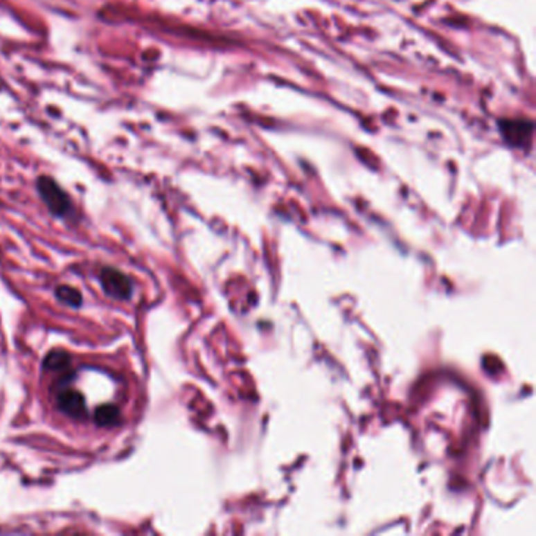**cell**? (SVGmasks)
Listing matches in <instances>:
<instances>
[{
    "label": "cell",
    "mask_w": 536,
    "mask_h": 536,
    "mask_svg": "<svg viewBox=\"0 0 536 536\" xmlns=\"http://www.w3.org/2000/svg\"><path fill=\"white\" fill-rule=\"evenodd\" d=\"M37 190L43 203L55 217H68L73 213V202L68 192L54 178L42 175L37 179Z\"/></svg>",
    "instance_id": "obj_1"
},
{
    "label": "cell",
    "mask_w": 536,
    "mask_h": 536,
    "mask_svg": "<svg viewBox=\"0 0 536 536\" xmlns=\"http://www.w3.org/2000/svg\"><path fill=\"white\" fill-rule=\"evenodd\" d=\"M99 278H101L104 293L114 297V299L126 301L132 296V283L129 277L115 269V267H102Z\"/></svg>",
    "instance_id": "obj_2"
},
{
    "label": "cell",
    "mask_w": 536,
    "mask_h": 536,
    "mask_svg": "<svg viewBox=\"0 0 536 536\" xmlns=\"http://www.w3.org/2000/svg\"><path fill=\"white\" fill-rule=\"evenodd\" d=\"M57 404L66 416L73 418H82L87 416V404L84 395L78 390L66 388L60 392L57 398Z\"/></svg>",
    "instance_id": "obj_3"
},
{
    "label": "cell",
    "mask_w": 536,
    "mask_h": 536,
    "mask_svg": "<svg viewBox=\"0 0 536 536\" xmlns=\"http://www.w3.org/2000/svg\"><path fill=\"white\" fill-rule=\"evenodd\" d=\"M93 418H95V422L96 425H99V427H115V425L120 423L121 413L115 404L107 403L96 407Z\"/></svg>",
    "instance_id": "obj_4"
},
{
    "label": "cell",
    "mask_w": 536,
    "mask_h": 536,
    "mask_svg": "<svg viewBox=\"0 0 536 536\" xmlns=\"http://www.w3.org/2000/svg\"><path fill=\"white\" fill-rule=\"evenodd\" d=\"M69 365H71L69 354L62 351V349H55L44 357L43 368L48 371H65Z\"/></svg>",
    "instance_id": "obj_5"
},
{
    "label": "cell",
    "mask_w": 536,
    "mask_h": 536,
    "mask_svg": "<svg viewBox=\"0 0 536 536\" xmlns=\"http://www.w3.org/2000/svg\"><path fill=\"white\" fill-rule=\"evenodd\" d=\"M55 297L62 304L73 308H79L84 302L82 293H80L78 288L69 287V285H60V287L55 289Z\"/></svg>",
    "instance_id": "obj_6"
}]
</instances>
